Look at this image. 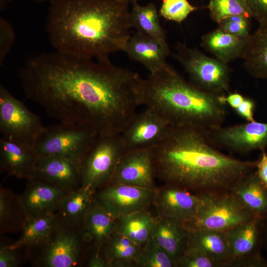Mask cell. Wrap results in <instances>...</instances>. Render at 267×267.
<instances>
[{
  "instance_id": "f35d334b",
  "label": "cell",
  "mask_w": 267,
  "mask_h": 267,
  "mask_svg": "<svg viewBox=\"0 0 267 267\" xmlns=\"http://www.w3.org/2000/svg\"><path fill=\"white\" fill-rule=\"evenodd\" d=\"M19 248L12 247L10 244L0 245V267H17L22 263L18 250Z\"/></svg>"
},
{
  "instance_id": "d590c367",
  "label": "cell",
  "mask_w": 267,
  "mask_h": 267,
  "mask_svg": "<svg viewBox=\"0 0 267 267\" xmlns=\"http://www.w3.org/2000/svg\"><path fill=\"white\" fill-rule=\"evenodd\" d=\"M176 267H221L200 250L188 245L178 259Z\"/></svg>"
},
{
  "instance_id": "d6986e66",
  "label": "cell",
  "mask_w": 267,
  "mask_h": 267,
  "mask_svg": "<svg viewBox=\"0 0 267 267\" xmlns=\"http://www.w3.org/2000/svg\"><path fill=\"white\" fill-rule=\"evenodd\" d=\"M37 158L33 148L3 136L0 138V171L27 179L32 176Z\"/></svg>"
},
{
  "instance_id": "7dc6e473",
  "label": "cell",
  "mask_w": 267,
  "mask_h": 267,
  "mask_svg": "<svg viewBox=\"0 0 267 267\" xmlns=\"http://www.w3.org/2000/svg\"><path fill=\"white\" fill-rule=\"evenodd\" d=\"M37 3L48 2L51 3L58 0H31Z\"/></svg>"
},
{
  "instance_id": "ab89813d",
  "label": "cell",
  "mask_w": 267,
  "mask_h": 267,
  "mask_svg": "<svg viewBox=\"0 0 267 267\" xmlns=\"http://www.w3.org/2000/svg\"><path fill=\"white\" fill-rule=\"evenodd\" d=\"M252 18L259 24L267 22V0H245Z\"/></svg>"
},
{
  "instance_id": "d4e9b609",
  "label": "cell",
  "mask_w": 267,
  "mask_h": 267,
  "mask_svg": "<svg viewBox=\"0 0 267 267\" xmlns=\"http://www.w3.org/2000/svg\"><path fill=\"white\" fill-rule=\"evenodd\" d=\"M249 37L234 36L218 28L203 35L201 44L216 58L228 64L242 57Z\"/></svg>"
},
{
  "instance_id": "c3c4849f",
  "label": "cell",
  "mask_w": 267,
  "mask_h": 267,
  "mask_svg": "<svg viewBox=\"0 0 267 267\" xmlns=\"http://www.w3.org/2000/svg\"><path fill=\"white\" fill-rule=\"evenodd\" d=\"M130 4H133L137 2L138 0H127Z\"/></svg>"
},
{
  "instance_id": "bcb514c9",
  "label": "cell",
  "mask_w": 267,
  "mask_h": 267,
  "mask_svg": "<svg viewBox=\"0 0 267 267\" xmlns=\"http://www.w3.org/2000/svg\"><path fill=\"white\" fill-rule=\"evenodd\" d=\"M13 0H0V10L3 11Z\"/></svg>"
},
{
  "instance_id": "f6af8a7d",
  "label": "cell",
  "mask_w": 267,
  "mask_h": 267,
  "mask_svg": "<svg viewBox=\"0 0 267 267\" xmlns=\"http://www.w3.org/2000/svg\"><path fill=\"white\" fill-rule=\"evenodd\" d=\"M263 248L267 251V216L263 218Z\"/></svg>"
},
{
  "instance_id": "e0dca14e",
  "label": "cell",
  "mask_w": 267,
  "mask_h": 267,
  "mask_svg": "<svg viewBox=\"0 0 267 267\" xmlns=\"http://www.w3.org/2000/svg\"><path fill=\"white\" fill-rule=\"evenodd\" d=\"M69 191L35 178L27 179L20 195L26 219L57 213L62 199Z\"/></svg>"
},
{
  "instance_id": "1f68e13d",
  "label": "cell",
  "mask_w": 267,
  "mask_h": 267,
  "mask_svg": "<svg viewBox=\"0 0 267 267\" xmlns=\"http://www.w3.org/2000/svg\"><path fill=\"white\" fill-rule=\"evenodd\" d=\"M130 18L132 26L136 32L168 44L165 33L159 22L157 8L153 3L144 5L137 2L132 4Z\"/></svg>"
},
{
  "instance_id": "60d3db41",
  "label": "cell",
  "mask_w": 267,
  "mask_h": 267,
  "mask_svg": "<svg viewBox=\"0 0 267 267\" xmlns=\"http://www.w3.org/2000/svg\"><path fill=\"white\" fill-rule=\"evenodd\" d=\"M255 102L251 98L245 97L241 104L234 109L235 113L247 122L255 121Z\"/></svg>"
},
{
  "instance_id": "ac0fdd59",
  "label": "cell",
  "mask_w": 267,
  "mask_h": 267,
  "mask_svg": "<svg viewBox=\"0 0 267 267\" xmlns=\"http://www.w3.org/2000/svg\"><path fill=\"white\" fill-rule=\"evenodd\" d=\"M31 178L71 191L81 187L80 164L57 156H38Z\"/></svg>"
},
{
  "instance_id": "83f0119b",
  "label": "cell",
  "mask_w": 267,
  "mask_h": 267,
  "mask_svg": "<svg viewBox=\"0 0 267 267\" xmlns=\"http://www.w3.org/2000/svg\"><path fill=\"white\" fill-rule=\"evenodd\" d=\"M156 219L146 209L116 218L115 232L142 246L151 237Z\"/></svg>"
},
{
  "instance_id": "6da1fadb",
  "label": "cell",
  "mask_w": 267,
  "mask_h": 267,
  "mask_svg": "<svg viewBox=\"0 0 267 267\" xmlns=\"http://www.w3.org/2000/svg\"><path fill=\"white\" fill-rule=\"evenodd\" d=\"M19 77L26 98L49 117L85 126L98 136L121 134L143 104L144 79L109 57L42 53L25 62Z\"/></svg>"
},
{
  "instance_id": "f546056e",
  "label": "cell",
  "mask_w": 267,
  "mask_h": 267,
  "mask_svg": "<svg viewBox=\"0 0 267 267\" xmlns=\"http://www.w3.org/2000/svg\"><path fill=\"white\" fill-rule=\"evenodd\" d=\"M102 249L110 267H127L137 265L142 246L115 232Z\"/></svg>"
},
{
  "instance_id": "277c9868",
  "label": "cell",
  "mask_w": 267,
  "mask_h": 267,
  "mask_svg": "<svg viewBox=\"0 0 267 267\" xmlns=\"http://www.w3.org/2000/svg\"><path fill=\"white\" fill-rule=\"evenodd\" d=\"M223 96L188 82L167 64L144 80L143 105L157 112L170 126L209 130L225 120Z\"/></svg>"
},
{
  "instance_id": "44dd1931",
  "label": "cell",
  "mask_w": 267,
  "mask_h": 267,
  "mask_svg": "<svg viewBox=\"0 0 267 267\" xmlns=\"http://www.w3.org/2000/svg\"><path fill=\"white\" fill-rule=\"evenodd\" d=\"M116 217L93 199L82 226L85 238L100 249L115 232Z\"/></svg>"
},
{
  "instance_id": "cb8c5ba5",
  "label": "cell",
  "mask_w": 267,
  "mask_h": 267,
  "mask_svg": "<svg viewBox=\"0 0 267 267\" xmlns=\"http://www.w3.org/2000/svg\"><path fill=\"white\" fill-rule=\"evenodd\" d=\"M231 191L255 217L263 219L267 216V187L256 169L241 178Z\"/></svg>"
},
{
  "instance_id": "8d00e7d4",
  "label": "cell",
  "mask_w": 267,
  "mask_h": 267,
  "mask_svg": "<svg viewBox=\"0 0 267 267\" xmlns=\"http://www.w3.org/2000/svg\"><path fill=\"white\" fill-rule=\"evenodd\" d=\"M252 18L241 15L226 17L218 24L222 31L237 36L248 37L250 36V22Z\"/></svg>"
},
{
  "instance_id": "7bdbcfd3",
  "label": "cell",
  "mask_w": 267,
  "mask_h": 267,
  "mask_svg": "<svg viewBox=\"0 0 267 267\" xmlns=\"http://www.w3.org/2000/svg\"><path fill=\"white\" fill-rule=\"evenodd\" d=\"M87 265L89 267H110L102 248L96 249V252L89 259Z\"/></svg>"
},
{
  "instance_id": "836d02e7",
  "label": "cell",
  "mask_w": 267,
  "mask_h": 267,
  "mask_svg": "<svg viewBox=\"0 0 267 267\" xmlns=\"http://www.w3.org/2000/svg\"><path fill=\"white\" fill-rule=\"evenodd\" d=\"M137 266L141 267H176L173 260L152 237L142 246Z\"/></svg>"
},
{
  "instance_id": "4316f807",
  "label": "cell",
  "mask_w": 267,
  "mask_h": 267,
  "mask_svg": "<svg viewBox=\"0 0 267 267\" xmlns=\"http://www.w3.org/2000/svg\"><path fill=\"white\" fill-rule=\"evenodd\" d=\"M59 219V214L27 219L19 239L10 245L23 248L28 253L40 246L48 239Z\"/></svg>"
},
{
  "instance_id": "484cf974",
  "label": "cell",
  "mask_w": 267,
  "mask_h": 267,
  "mask_svg": "<svg viewBox=\"0 0 267 267\" xmlns=\"http://www.w3.org/2000/svg\"><path fill=\"white\" fill-rule=\"evenodd\" d=\"M241 58L250 76L267 80V22L259 24L250 35Z\"/></svg>"
},
{
  "instance_id": "ee69618b",
  "label": "cell",
  "mask_w": 267,
  "mask_h": 267,
  "mask_svg": "<svg viewBox=\"0 0 267 267\" xmlns=\"http://www.w3.org/2000/svg\"><path fill=\"white\" fill-rule=\"evenodd\" d=\"M245 97L238 92H229L222 97L223 101L233 110L243 102Z\"/></svg>"
},
{
  "instance_id": "e575fe53",
  "label": "cell",
  "mask_w": 267,
  "mask_h": 267,
  "mask_svg": "<svg viewBox=\"0 0 267 267\" xmlns=\"http://www.w3.org/2000/svg\"><path fill=\"white\" fill-rule=\"evenodd\" d=\"M198 9L188 0H163L159 14L167 20L181 23Z\"/></svg>"
},
{
  "instance_id": "3957f363",
  "label": "cell",
  "mask_w": 267,
  "mask_h": 267,
  "mask_svg": "<svg viewBox=\"0 0 267 267\" xmlns=\"http://www.w3.org/2000/svg\"><path fill=\"white\" fill-rule=\"evenodd\" d=\"M127 0H58L46 22L54 50L98 59L124 51L132 27Z\"/></svg>"
},
{
  "instance_id": "f1b7e54d",
  "label": "cell",
  "mask_w": 267,
  "mask_h": 267,
  "mask_svg": "<svg viewBox=\"0 0 267 267\" xmlns=\"http://www.w3.org/2000/svg\"><path fill=\"white\" fill-rule=\"evenodd\" d=\"M94 192L82 187L68 192L59 204L58 213L61 219L72 226L82 228Z\"/></svg>"
},
{
  "instance_id": "9c48e42d",
  "label": "cell",
  "mask_w": 267,
  "mask_h": 267,
  "mask_svg": "<svg viewBox=\"0 0 267 267\" xmlns=\"http://www.w3.org/2000/svg\"><path fill=\"white\" fill-rule=\"evenodd\" d=\"M126 151L121 134L98 136L80 164L81 187L95 192L107 185Z\"/></svg>"
},
{
  "instance_id": "5b68a950",
  "label": "cell",
  "mask_w": 267,
  "mask_h": 267,
  "mask_svg": "<svg viewBox=\"0 0 267 267\" xmlns=\"http://www.w3.org/2000/svg\"><path fill=\"white\" fill-rule=\"evenodd\" d=\"M98 137L85 126L59 122L45 126L33 149L38 156H57L81 164Z\"/></svg>"
},
{
  "instance_id": "2e32d148",
  "label": "cell",
  "mask_w": 267,
  "mask_h": 267,
  "mask_svg": "<svg viewBox=\"0 0 267 267\" xmlns=\"http://www.w3.org/2000/svg\"><path fill=\"white\" fill-rule=\"evenodd\" d=\"M170 127L157 112L146 107L136 114L121 135L126 150L151 148L163 138Z\"/></svg>"
},
{
  "instance_id": "603a6c76",
  "label": "cell",
  "mask_w": 267,
  "mask_h": 267,
  "mask_svg": "<svg viewBox=\"0 0 267 267\" xmlns=\"http://www.w3.org/2000/svg\"><path fill=\"white\" fill-rule=\"evenodd\" d=\"M188 230L174 221L159 217L156 220L151 237L177 262L187 246Z\"/></svg>"
},
{
  "instance_id": "ba28073f",
  "label": "cell",
  "mask_w": 267,
  "mask_h": 267,
  "mask_svg": "<svg viewBox=\"0 0 267 267\" xmlns=\"http://www.w3.org/2000/svg\"><path fill=\"white\" fill-rule=\"evenodd\" d=\"M174 56L192 83L199 88L219 95L230 92V70L228 64L180 43L176 45Z\"/></svg>"
},
{
  "instance_id": "30bf717a",
  "label": "cell",
  "mask_w": 267,
  "mask_h": 267,
  "mask_svg": "<svg viewBox=\"0 0 267 267\" xmlns=\"http://www.w3.org/2000/svg\"><path fill=\"white\" fill-rule=\"evenodd\" d=\"M45 126L40 117L0 85V131L3 137L33 148Z\"/></svg>"
},
{
  "instance_id": "4fadbf2b",
  "label": "cell",
  "mask_w": 267,
  "mask_h": 267,
  "mask_svg": "<svg viewBox=\"0 0 267 267\" xmlns=\"http://www.w3.org/2000/svg\"><path fill=\"white\" fill-rule=\"evenodd\" d=\"M156 189L109 184L96 190L93 199L116 218L146 209L153 202Z\"/></svg>"
},
{
  "instance_id": "8992f818",
  "label": "cell",
  "mask_w": 267,
  "mask_h": 267,
  "mask_svg": "<svg viewBox=\"0 0 267 267\" xmlns=\"http://www.w3.org/2000/svg\"><path fill=\"white\" fill-rule=\"evenodd\" d=\"M85 238L82 228L72 226L59 216L54 229L44 244L28 254L41 267H77L81 265Z\"/></svg>"
},
{
  "instance_id": "52a82bcc",
  "label": "cell",
  "mask_w": 267,
  "mask_h": 267,
  "mask_svg": "<svg viewBox=\"0 0 267 267\" xmlns=\"http://www.w3.org/2000/svg\"><path fill=\"white\" fill-rule=\"evenodd\" d=\"M200 195L202 201L197 214L183 225L187 230L226 231L256 217L231 191Z\"/></svg>"
},
{
  "instance_id": "4dcf8cb0",
  "label": "cell",
  "mask_w": 267,
  "mask_h": 267,
  "mask_svg": "<svg viewBox=\"0 0 267 267\" xmlns=\"http://www.w3.org/2000/svg\"><path fill=\"white\" fill-rule=\"evenodd\" d=\"M26 220V216L20 195L0 186V233L21 231Z\"/></svg>"
},
{
  "instance_id": "7c38bea8",
  "label": "cell",
  "mask_w": 267,
  "mask_h": 267,
  "mask_svg": "<svg viewBox=\"0 0 267 267\" xmlns=\"http://www.w3.org/2000/svg\"><path fill=\"white\" fill-rule=\"evenodd\" d=\"M207 136L216 147L240 154L267 148V123L247 122L206 130Z\"/></svg>"
},
{
  "instance_id": "d6a6232c",
  "label": "cell",
  "mask_w": 267,
  "mask_h": 267,
  "mask_svg": "<svg viewBox=\"0 0 267 267\" xmlns=\"http://www.w3.org/2000/svg\"><path fill=\"white\" fill-rule=\"evenodd\" d=\"M211 18L217 23L227 17L241 15L252 18L245 0H209Z\"/></svg>"
},
{
  "instance_id": "74e56055",
  "label": "cell",
  "mask_w": 267,
  "mask_h": 267,
  "mask_svg": "<svg viewBox=\"0 0 267 267\" xmlns=\"http://www.w3.org/2000/svg\"><path fill=\"white\" fill-rule=\"evenodd\" d=\"M15 33L10 23L0 18V65L1 66L15 42Z\"/></svg>"
},
{
  "instance_id": "b9f144b4",
  "label": "cell",
  "mask_w": 267,
  "mask_h": 267,
  "mask_svg": "<svg viewBox=\"0 0 267 267\" xmlns=\"http://www.w3.org/2000/svg\"><path fill=\"white\" fill-rule=\"evenodd\" d=\"M256 171L262 182L267 187V153L261 150L259 159L256 161Z\"/></svg>"
},
{
  "instance_id": "9a60e30c",
  "label": "cell",
  "mask_w": 267,
  "mask_h": 267,
  "mask_svg": "<svg viewBox=\"0 0 267 267\" xmlns=\"http://www.w3.org/2000/svg\"><path fill=\"white\" fill-rule=\"evenodd\" d=\"M202 201L200 194L165 184L159 189H156L153 203L159 217L183 225L196 215Z\"/></svg>"
},
{
  "instance_id": "ffe728a7",
  "label": "cell",
  "mask_w": 267,
  "mask_h": 267,
  "mask_svg": "<svg viewBox=\"0 0 267 267\" xmlns=\"http://www.w3.org/2000/svg\"><path fill=\"white\" fill-rule=\"evenodd\" d=\"M124 51L130 59L143 65L150 74L164 67L170 53L168 44L138 32L131 36Z\"/></svg>"
},
{
  "instance_id": "7402d4cb",
  "label": "cell",
  "mask_w": 267,
  "mask_h": 267,
  "mask_svg": "<svg viewBox=\"0 0 267 267\" xmlns=\"http://www.w3.org/2000/svg\"><path fill=\"white\" fill-rule=\"evenodd\" d=\"M187 245L198 248L221 267H231V256L224 231L188 230Z\"/></svg>"
},
{
  "instance_id": "5bb4252c",
  "label": "cell",
  "mask_w": 267,
  "mask_h": 267,
  "mask_svg": "<svg viewBox=\"0 0 267 267\" xmlns=\"http://www.w3.org/2000/svg\"><path fill=\"white\" fill-rule=\"evenodd\" d=\"M151 148L126 150L107 184H125L156 189Z\"/></svg>"
},
{
  "instance_id": "7a4b0ae2",
  "label": "cell",
  "mask_w": 267,
  "mask_h": 267,
  "mask_svg": "<svg viewBox=\"0 0 267 267\" xmlns=\"http://www.w3.org/2000/svg\"><path fill=\"white\" fill-rule=\"evenodd\" d=\"M151 149L155 176L165 184L198 194L231 191L256 167V161H242L220 152L206 130L194 127L170 126Z\"/></svg>"
},
{
  "instance_id": "8fae6325",
  "label": "cell",
  "mask_w": 267,
  "mask_h": 267,
  "mask_svg": "<svg viewBox=\"0 0 267 267\" xmlns=\"http://www.w3.org/2000/svg\"><path fill=\"white\" fill-rule=\"evenodd\" d=\"M231 256V267H267L261 255L263 219L255 217L224 231Z\"/></svg>"
}]
</instances>
